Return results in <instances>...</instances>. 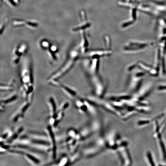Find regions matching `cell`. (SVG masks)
I'll list each match as a JSON object with an SVG mask.
<instances>
[{"label":"cell","instance_id":"6da1fadb","mask_svg":"<svg viewBox=\"0 0 166 166\" xmlns=\"http://www.w3.org/2000/svg\"><path fill=\"white\" fill-rule=\"evenodd\" d=\"M33 71L31 59L28 56H26L20 66V75L23 90L28 98H32L34 90Z\"/></svg>","mask_w":166,"mask_h":166},{"label":"cell","instance_id":"7a4b0ae2","mask_svg":"<svg viewBox=\"0 0 166 166\" xmlns=\"http://www.w3.org/2000/svg\"><path fill=\"white\" fill-rule=\"evenodd\" d=\"M81 53L80 48H75L71 50L65 62L57 71L50 75L48 79V82L59 81V79L69 72L80 59Z\"/></svg>","mask_w":166,"mask_h":166},{"label":"cell","instance_id":"3957f363","mask_svg":"<svg viewBox=\"0 0 166 166\" xmlns=\"http://www.w3.org/2000/svg\"><path fill=\"white\" fill-rule=\"evenodd\" d=\"M88 76L94 96L100 98H104L107 90V83L100 75L99 73Z\"/></svg>","mask_w":166,"mask_h":166},{"label":"cell","instance_id":"277c9868","mask_svg":"<svg viewBox=\"0 0 166 166\" xmlns=\"http://www.w3.org/2000/svg\"><path fill=\"white\" fill-rule=\"evenodd\" d=\"M145 71L142 69L135 71L129 75L127 82V88L130 92H136L142 85L143 78L145 75Z\"/></svg>","mask_w":166,"mask_h":166},{"label":"cell","instance_id":"5b68a950","mask_svg":"<svg viewBox=\"0 0 166 166\" xmlns=\"http://www.w3.org/2000/svg\"><path fill=\"white\" fill-rule=\"evenodd\" d=\"M104 98L94 96H89L87 98V99L92 102L96 106H100L107 111L121 118L123 115L122 112L116 108L110 102Z\"/></svg>","mask_w":166,"mask_h":166},{"label":"cell","instance_id":"8992f818","mask_svg":"<svg viewBox=\"0 0 166 166\" xmlns=\"http://www.w3.org/2000/svg\"><path fill=\"white\" fill-rule=\"evenodd\" d=\"M151 43L145 41L133 40L128 41L123 46V50L126 54L140 52L150 45Z\"/></svg>","mask_w":166,"mask_h":166},{"label":"cell","instance_id":"52a82bcc","mask_svg":"<svg viewBox=\"0 0 166 166\" xmlns=\"http://www.w3.org/2000/svg\"><path fill=\"white\" fill-rule=\"evenodd\" d=\"M116 152L121 165H131L132 163V159L128 147L119 148Z\"/></svg>","mask_w":166,"mask_h":166},{"label":"cell","instance_id":"ba28073f","mask_svg":"<svg viewBox=\"0 0 166 166\" xmlns=\"http://www.w3.org/2000/svg\"><path fill=\"white\" fill-rule=\"evenodd\" d=\"M28 47L25 43H20L14 49L12 53V62L17 65L20 62L22 56H25L28 50Z\"/></svg>","mask_w":166,"mask_h":166},{"label":"cell","instance_id":"9c48e42d","mask_svg":"<svg viewBox=\"0 0 166 166\" xmlns=\"http://www.w3.org/2000/svg\"><path fill=\"white\" fill-rule=\"evenodd\" d=\"M152 90V87L150 83L142 85L139 89L133 93V97L137 100L145 99L146 97L149 96Z\"/></svg>","mask_w":166,"mask_h":166},{"label":"cell","instance_id":"30bf717a","mask_svg":"<svg viewBox=\"0 0 166 166\" xmlns=\"http://www.w3.org/2000/svg\"><path fill=\"white\" fill-rule=\"evenodd\" d=\"M112 54V51L110 49L107 50H92L88 53L85 58L91 59H100L103 57L110 56Z\"/></svg>","mask_w":166,"mask_h":166},{"label":"cell","instance_id":"8fae6325","mask_svg":"<svg viewBox=\"0 0 166 166\" xmlns=\"http://www.w3.org/2000/svg\"><path fill=\"white\" fill-rule=\"evenodd\" d=\"M133 95L127 94H110L106 97V100L109 101H122L131 99Z\"/></svg>","mask_w":166,"mask_h":166},{"label":"cell","instance_id":"7c38bea8","mask_svg":"<svg viewBox=\"0 0 166 166\" xmlns=\"http://www.w3.org/2000/svg\"><path fill=\"white\" fill-rule=\"evenodd\" d=\"M82 21L81 23L76 27H74L72 28V30L73 32H81L82 31H85L90 27V23L87 20V18L84 15H82Z\"/></svg>","mask_w":166,"mask_h":166},{"label":"cell","instance_id":"4fadbf2b","mask_svg":"<svg viewBox=\"0 0 166 166\" xmlns=\"http://www.w3.org/2000/svg\"><path fill=\"white\" fill-rule=\"evenodd\" d=\"M47 129L49 137H50V143L51 144V150H52L53 158L54 159H56L57 156V146L54 135L51 127L49 126Z\"/></svg>","mask_w":166,"mask_h":166},{"label":"cell","instance_id":"5bb4252c","mask_svg":"<svg viewBox=\"0 0 166 166\" xmlns=\"http://www.w3.org/2000/svg\"><path fill=\"white\" fill-rule=\"evenodd\" d=\"M81 42L80 45V49L81 53L83 54H85L87 52L88 47L89 45V41L88 39V35L85 31H82L81 32Z\"/></svg>","mask_w":166,"mask_h":166},{"label":"cell","instance_id":"9a60e30c","mask_svg":"<svg viewBox=\"0 0 166 166\" xmlns=\"http://www.w3.org/2000/svg\"><path fill=\"white\" fill-rule=\"evenodd\" d=\"M47 50L49 58L52 61H56L58 60L57 54L59 52V48L55 45H51Z\"/></svg>","mask_w":166,"mask_h":166},{"label":"cell","instance_id":"2e32d148","mask_svg":"<svg viewBox=\"0 0 166 166\" xmlns=\"http://www.w3.org/2000/svg\"><path fill=\"white\" fill-rule=\"evenodd\" d=\"M49 102L50 111H51V118L55 120L57 114L56 112L57 106L56 102H55L53 97H50L49 99Z\"/></svg>","mask_w":166,"mask_h":166},{"label":"cell","instance_id":"e0dca14e","mask_svg":"<svg viewBox=\"0 0 166 166\" xmlns=\"http://www.w3.org/2000/svg\"><path fill=\"white\" fill-rule=\"evenodd\" d=\"M59 86H60V88H61L64 92L66 93V94L70 97H74L77 96V92L74 89H72L71 87H70L68 86L62 84L61 83H60Z\"/></svg>","mask_w":166,"mask_h":166},{"label":"cell","instance_id":"ac0fdd59","mask_svg":"<svg viewBox=\"0 0 166 166\" xmlns=\"http://www.w3.org/2000/svg\"><path fill=\"white\" fill-rule=\"evenodd\" d=\"M25 158L29 162L34 165H37L40 164L41 161L35 156L30 153H24Z\"/></svg>","mask_w":166,"mask_h":166},{"label":"cell","instance_id":"d6986e66","mask_svg":"<svg viewBox=\"0 0 166 166\" xmlns=\"http://www.w3.org/2000/svg\"><path fill=\"white\" fill-rule=\"evenodd\" d=\"M151 120L148 119L140 118L137 120L136 125L138 128H145L150 124Z\"/></svg>","mask_w":166,"mask_h":166},{"label":"cell","instance_id":"ffe728a7","mask_svg":"<svg viewBox=\"0 0 166 166\" xmlns=\"http://www.w3.org/2000/svg\"><path fill=\"white\" fill-rule=\"evenodd\" d=\"M145 159L148 164L151 166L155 165L154 159L152 155V152L150 151H146L145 154Z\"/></svg>","mask_w":166,"mask_h":166},{"label":"cell","instance_id":"44dd1931","mask_svg":"<svg viewBox=\"0 0 166 166\" xmlns=\"http://www.w3.org/2000/svg\"><path fill=\"white\" fill-rule=\"evenodd\" d=\"M39 26L38 22L35 20H26V26L28 28L35 29Z\"/></svg>","mask_w":166,"mask_h":166},{"label":"cell","instance_id":"7402d4cb","mask_svg":"<svg viewBox=\"0 0 166 166\" xmlns=\"http://www.w3.org/2000/svg\"><path fill=\"white\" fill-rule=\"evenodd\" d=\"M26 20L24 19H15L12 22V24L15 27H23L26 26Z\"/></svg>","mask_w":166,"mask_h":166},{"label":"cell","instance_id":"603a6c76","mask_svg":"<svg viewBox=\"0 0 166 166\" xmlns=\"http://www.w3.org/2000/svg\"><path fill=\"white\" fill-rule=\"evenodd\" d=\"M158 138L159 139V144H160V148H161V152H162L164 159L165 160H166V150L164 144L162 140L161 139V137H160V135L159 134L158 135Z\"/></svg>","mask_w":166,"mask_h":166},{"label":"cell","instance_id":"cb8c5ba5","mask_svg":"<svg viewBox=\"0 0 166 166\" xmlns=\"http://www.w3.org/2000/svg\"><path fill=\"white\" fill-rule=\"evenodd\" d=\"M50 42L48 40L43 39L40 42V45L41 48L44 50H47L51 45Z\"/></svg>","mask_w":166,"mask_h":166},{"label":"cell","instance_id":"d4e9b609","mask_svg":"<svg viewBox=\"0 0 166 166\" xmlns=\"http://www.w3.org/2000/svg\"><path fill=\"white\" fill-rule=\"evenodd\" d=\"M12 83H13V82L9 84H3V85H1V90L7 91L13 90L14 86Z\"/></svg>","mask_w":166,"mask_h":166},{"label":"cell","instance_id":"484cf974","mask_svg":"<svg viewBox=\"0 0 166 166\" xmlns=\"http://www.w3.org/2000/svg\"><path fill=\"white\" fill-rule=\"evenodd\" d=\"M17 98L18 97H17V95H14L11 97H9L8 98H7V99L3 100V101H1V103H3L4 104H10V103L14 101L15 100H16Z\"/></svg>","mask_w":166,"mask_h":166},{"label":"cell","instance_id":"4316f807","mask_svg":"<svg viewBox=\"0 0 166 166\" xmlns=\"http://www.w3.org/2000/svg\"><path fill=\"white\" fill-rule=\"evenodd\" d=\"M7 22L6 21H4V22H3V23L1 24V34L2 35V34L3 32H4V29L6 27V25H7Z\"/></svg>","mask_w":166,"mask_h":166},{"label":"cell","instance_id":"83f0119b","mask_svg":"<svg viewBox=\"0 0 166 166\" xmlns=\"http://www.w3.org/2000/svg\"><path fill=\"white\" fill-rule=\"evenodd\" d=\"M67 162H68V160H67V158H62L60 160V163H59L60 164L59 165H66V164L67 163Z\"/></svg>","mask_w":166,"mask_h":166},{"label":"cell","instance_id":"f1b7e54d","mask_svg":"<svg viewBox=\"0 0 166 166\" xmlns=\"http://www.w3.org/2000/svg\"><path fill=\"white\" fill-rule=\"evenodd\" d=\"M69 105V104L68 102H65L64 103V104L62 105L61 107H60V110H64L66 109V108H68Z\"/></svg>","mask_w":166,"mask_h":166}]
</instances>
